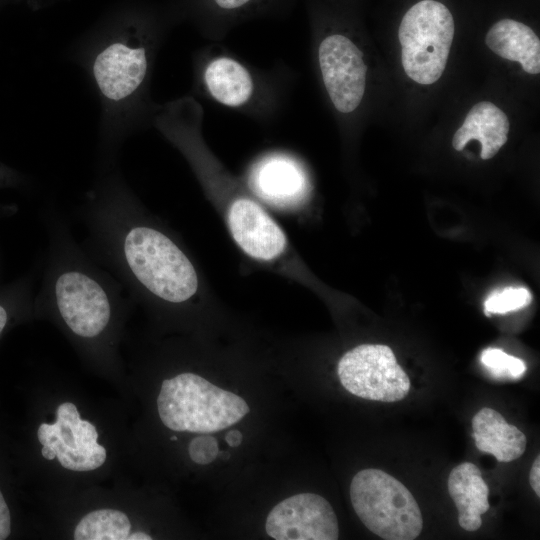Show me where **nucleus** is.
<instances>
[{"instance_id":"nucleus-9","label":"nucleus","mask_w":540,"mask_h":540,"mask_svg":"<svg viewBox=\"0 0 540 540\" xmlns=\"http://www.w3.org/2000/svg\"><path fill=\"white\" fill-rule=\"evenodd\" d=\"M42 455L47 460L57 458L72 471H91L102 466L106 449L98 443V432L89 421L80 417L76 405L64 402L56 410V421L42 423L37 431Z\"/></svg>"},{"instance_id":"nucleus-27","label":"nucleus","mask_w":540,"mask_h":540,"mask_svg":"<svg viewBox=\"0 0 540 540\" xmlns=\"http://www.w3.org/2000/svg\"><path fill=\"white\" fill-rule=\"evenodd\" d=\"M7 322V313L6 310L0 306V333L2 332L3 328L5 327Z\"/></svg>"},{"instance_id":"nucleus-14","label":"nucleus","mask_w":540,"mask_h":540,"mask_svg":"<svg viewBox=\"0 0 540 540\" xmlns=\"http://www.w3.org/2000/svg\"><path fill=\"white\" fill-rule=\"evenodd\" d=\"M509 129L507 115L492 102L481 101L468 111L463 124L453 135L452 146L461 151L469 141L477 140L481 144L480 157L488 160L507 142Z\"/></svg>"},{"instance_id":"nucleus-6","label":"nucleus","mask_w":540,"mask_h":540,"mask_svg":"<svg viewBox=\"0 0 540 540\" xmlns=\"http://www.w3.org/2000/svg\"><path fill=\"white\" fill-rule=\"evenodd\" d=\"M159 44L156 35L146 32L103 46L92 63L102 97L111 103H143Z\"/></svg>"},{"instance_id":"nucleus-15","label":"nucleus","mask_w":540,"mask_h":540,"mask_svg":"<svg viewBox=\"0 0 540 540\" xmlns=\"http://www.w3.org/2000/svg\"><path fill=\"white\" fill-rule=\"evenodd\" d=\"M448 491L458 509V523L466 531L482 525L481 515L488 511L489 488L473 463L463 462L449 474Z\"/></svg>"},{"instance_id":"nucleus-8","label":"nucleus","mask_w":540,"mask_h":540,"mask_svg":"<svg viewBox=\"0 0 540 540\" xmlns=\"http://www.w3.org/2000/svg\"><path fill=\"white\" fill-rule=\"evenodd\" d=\"M337 373L342 386L360 398L395 402L410 390V380L392 349L383 344H362L346 352Z\"/></svg>"},{"instance_id":"nucleus-12","label":"nucleus","mask_w":540,"mask_h":540,"mask_svg":"<svg viewBox=\"0 0 540 540\" xmlns=\"http://www.w3.org/2000/svg\"><path fill=\"white\" fill-rule=\"evenodd\" d=\"M248 184L263 200L284 207L301 203L310 192L302 163L283 152H271L256 160L248 172Z\"/></svg>"},{"instance_id":"nucleus-3","label":"nucleus","mask_w":540,"mask_h":540,"mask_svg":"<svg viewBox=\"0 0 540 540\" xmlns=\"http://www.w3.org/2000/svg\"><path fill=\"white\" fill-rule=\"evenodd\" d=\"M125 262L135 278L151 293L173 303L190 299L198 277L190 260L160 231L135 226L124 236Z\"/></svg>"},{"instance_id":"nucleus-19","label":"nucleus","mask_w":540,"mask_h":540,"mask_svg":"<svg viewBox=\"0 0 540 540\" xmlns=\"http://www.w3.org/2000/svg\"><path fill=\"white\" fill-rule=\"evenodd\" d=\"M264 0H208L212 20L204 30L206 37L221 40L231 24L255 10Z\"/></svg>"},{"instance_id":"nucleus-10","label":"nucleus","mask_w":540,"mask_h":540,"mask_svg":"<svg viewBox=\"0 0 540 540\" xmlns=\"http://www.w3.org/2000/svg\"><path fill=\"white\" fill-rule=\"evenodd\" d=\"M56 304L66 325L78 336L91 338L108 325L111 306L104 288L77 270L61 273L54 286Z\"/></svg>"},{"instance_id":"nucleus-1","label":"nucleus","mask_w":540,"mask_h":540,"mask_svg":"<svg viewBox=\"0 0 540 540\" xmlns=\"http://www.w3.org/2000/svg\"><path fill=\"white\" fill-rule=\"evenodd\" d=\"M295 77L284 64L258 68L218 43L198 50L193 59L199 96L261 124H269L282 112Z\"/></svg>"},{"instance_id":"nucleus-4","label":"nucleus","mask_w":540,"mask_h":540,"mask_svg":"<svg viewBox=\"0 0 540 540\" xmlns=\"http://www.w3.org/2000/svg\"><path fill=\"white\" fill-rule=\"evenodd\" d=\"M350 499L366 528L385 540H413L422 531L423 518L414 496L382 470L369 468L356 473Z\"/></svg>"},{"instance_id":"nucleus-22","label":"nucleus","mask_w":540,"mask_h":540,"mask_svg":"<svg viewBox=\"0 0 540 540\" xmlns=\"http://www.w3.org/2000/svg\"><path fill=\"white\" fill-rule=\"evenodd\" d=\"M188 452L193 462L206 465L218 456V442L210 435H200L190 442Z\"/></svg>"},{"instance_id":"nucleus-26","label":"nucleus","mask_w":540,"mask_h":540,"mask_svg":"<svg viewBox=\"0 0 540 540\" xmlns=\"http://www.w3.org/2000/svg\"><path fill=\"white\" fill-rule=\"evenodd\" d=\"M128 540H151L152 537L144 532H135L132 534H129Z\"/></svg>"},{"instance_id":"nucleus-21","label":"nucleus","mask_w":540,"mask_h":540,"mask_svg":"<svg viewBox=\"0 0 540 540\" xmlns=\"http://www.w3.org/2000/svg\"><path fill=\"white\" fill-rule=\"evenodd\" d=\"M531 302L530 292L523 287H507L493 292L484 303L485 314H504L527 306Z\"/></svg>"},{"instance_id":"nucleus-23","label":"nucleus","mask_w":540,"mask_h":540,"mask_svg":"<svg viewBox=\"0 0 540 540\" xmlns=\"http://www.w3.org/2000/svg\"><path fill=\"white\" fill-rule=\"evenodd\" d=\"M11 532V516L9 508L0 491V540L6 539Z\"/></svg>"},{"instance_id":"nucleus-2","label":"nucleus","mask_w":540,"mask_h":540,"mask_svg":"<svg viewBox=\"0 0 540 540\" xmlns=\"http://www.w3.org/2000/svg\"><path fill=\"white\" fill-rule=\"evenodd\" d=\"M162 423L173 431L211 433L239 422L250 409L246 401L193 373L162 382L157 397Z\"/></svg>"},{"instance_id":"nucleus-5","label":"nucleus","mask_w":540,"mask_h":540,"mask_svg":"<svg viewBox=\"0 0 540 540\" xmlns=\"http://www.w3.org/2000/svg\"><path fill=\"white\" fill-rule=\"evenodd\" d=\"M455 33L449 9L435 0H422L404 14L398 29L401 62L414 82L430 85L442 76Z\"/></svg>"},{"instance_id":"nucleus-24","label":"nucleus","mask_w":540,"mask_h":540,"mask_svg":"<svg viewBox=\"0 0 540 540\" xmlns=\"http://www.w3.org/2000/svg\"><path fill=\"white\" fill-rule=\"evenodd\" d=\"M529 483L536 493L540 496V456L538 455L534 460L529 474Z\"/></svg>"},{"instance_id":"nucleus-20","label":"nucleus","mask_w":540,"mask_h":540,"mask_svg":"<svg viewBox=\"0 0 540 540\" xmlns=\"http://www.w3.org/2000/svg\"><path fill=\"white\" fill-rule=\"evenodd\" d=\"M481 362L496 378L516 379L526 371L525 363L498 348H487L481 354Z\"/></svg>"},{"instance_id":"nucleus-11","label":"nucleus","mask_w":540,"mask_h":540,"mask_svg":"<svg viewBox=\"0 0 540 540\" xmlns=\"http://www.w3.org/2000/svg\"><path fill=\"white\" fill-rule=\"evenodd\" d=\"M265 529L276 540H336L339 525L330 503L320 495L290 496L269 512Z\"/></svg>"},{"instance_id":"nucleus-25","label":"nucleus","mask_w":540,"mask_h":540,"mask_svg":"<svg viewBox=\"0 0 540 540\" xmlns=\"http://www.w3.org/2000/svg\"><path fill=\"white\" fill-rule=\"evenodd\" d=\"M225 440L230 447L236 448L242 443L243 435L238 430H231L226 433Z\"/></svg>"},{"instance_id":"nucleus-16","label":"nucleus","mask_w":540,"mask_h":540,"mask_svg":"<svg viewBox=\"0 0 540 540\" xmlns=\"http://www.w3.org/2000/svg\"><path fill=\"white\" fill-rule=\"evenodd\" d=\"M485 43L499 57L520 63L525 72L539 74L540 40L524 23L499 20L488 30Z\"/></svg>"},{"instance_id":"nucleus-18","label":"nucleus","mask_w":540,"mask_h":540,"mask_svg":"<svg viewBox=\"0 0 540 540\" xmlns=\"http://www.w3.org/2000/svg\"><path fill=\"white\" fill-rule=\"evenodd\" d=\"M131 523L119 510L100 509L86 514L74 530L76 540H127Z\"/></svg>"},{"instance_id":"nucleus-13","label":"nucleus","mask_w":540,"mask_h":540,"mask_svg":"<svg viewBox=\"0 0 540 540\" xmlns=\"http://www.w3.org/2000/svg\"><path fill=\"white\" fill-rule=\"evenodd\" d=\"M231 234L249 256L271 260L286 247V237L276 222L254 200L238 196L228 209Z\"/></svg>"},{"instance_id":"nucleus-17","label":"nucleus","mask_w":540,"mask_h":540,"mask_svg":"<svg viewBox=\"0 0 540 540\" xmlns=\"http://www.w3.org/2000/svg\"><path fill=\"white\" fill-rule=\"evenodd\" d=\"M476 447L490 453L499 462L519 458L526 449L527 439L516 426L508 424L503 416L492 408L484 407L472 419Z\"/></svg>"},{"instance_id":"nucleus-7","label":"nucleus","mask_w":540,"mask_h":540,"mask_svg":"<svg viewBox=\"0 0 540 540\" xmlns=\"http://www.w3.org/2000/svg\"><path fill=\"white\" fill-rule=\"evenodd\" d=\"M320 79L334 110L342 116L354 114L366 89L368 65L359 44L344 32H327L316 42Z\"/></svg>"},{"instance_id":"nucleus-28","label":"nucleus","mask_w":540,"mask_h":540,"mask_svg":"<svg viewBox=\"0 0 540 540\" xmlns=\"http://www.w3.org/2000/svg\"><path fill=\"white\" fill-rule=\"evenodd\" d=\"M222 455H224V459H227L230 455L227 452H222Z\"/></svg>"}]
</instances>
